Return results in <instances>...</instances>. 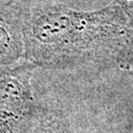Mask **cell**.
Wrapping results in <instances>:
<instances>
[{"mask_svg":"<svg viewBox=\"0 0 133 133\" xmlns=\"http://www.w3.org/2000/svg\"><path fill=\"white\" fill-rule=\"evenodd\" d=\"M115 1L133 24V0H115Z\"/></svg>","mask_w":133,"mask_h":133,"instance_id":"cell-4","label":"cell"},{"mask_svg":"<svg viewBox=\"0 0 133 133\" xmlns=\"http://www.w3.org/2000/svg\"><path fill=\"white\" fill-rule=\"evenodd\" d=\"M24 59L37 67L66 68L129 60L133 24L118 5L94 12L52 6L24 26Z\"/></svg>","mask_w":133,"mask_h":133,"instance_id":"cell-1","label":"cell"},{"mask_svg":"<svg viewBox=\"0 0 133 133\" xmlns=\"http://www.w3.org/2000/svg\"><path fill=\"white\" fill-rule=\"evenodd\" d=\"M24 26L11 8L0 5V68L24 59Z\"/></svg>","mask_w":133,"mask_h":133,"instance_id":"cell-3","label":"cell"},{"mask_svg":"<svg viewBox=\"0 0 133 133\" xmlns=\"http://www.w3.org/2000/svg\"><path fill=\"white\" fill-rule=\"evenodd\" d=\"M37 66L21 60L0 68V133H25L38 104L32 80Z\"/></svg>","mask_w":133,"mask_h":133,"instance_id":"cell-2","label":"cell"}]
</instances>
